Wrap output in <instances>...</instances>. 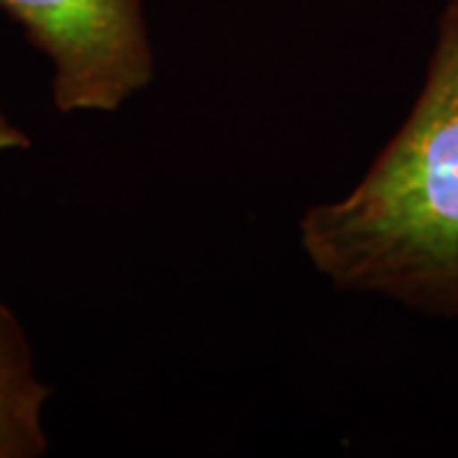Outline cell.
Segmentation results:
<instances>
[{"mask_svg": "<svg viewBox=\"0 0 458 458\" xmlns=\"http://www.w3.org/2000/svg\"><path fill=\"white\" fill-rule=\"evenodd\" d=\"M301 250L336 291L458 316V0H445L412 110L360 183L301 219Z\"/></svg>", "mask_w": 458, "mask_h": 458, "instance_id": "6da1fadb", "label": "cell"}, {"mask_svg": "<svg viewBox=\"0 0 458 458\" xmlns=\"http://www.w3.org/2000/svg\"><path fill=\"white\" fill-rule=\"evenodd\" d=\"M51 66L62 114L117 113L153 82L146 0H0Z\"/></svg>", "mask_w": 458, "mask_h": 458, "instance_id": "7a4b0ae2", "label": "cell"}, {"mask_svg": "<svg viewBox=\"0 0 458 458\" xmlns=\"http://www.w3.org/2000/svg\"><path fill=\"white\" fill-rule=\"evenodd\" d=\"M49 397V382L36 369L31 339L0 293V458H38L49 451L44 428Z\"/></svg>", "mask_w": 458, "mask_h": 458, "instance_id": "3957f363", "label": "cell"}, {"mask_svg": "<svg viewBox=\"0 0 458 458\" xmlns=\"http://www.w3.org/2000/svg\"><path fill=\"white\" fill-rule=\"evenodd\" d=\"M33 143L29 132L21 131L16 123L5 113H0V158L16 150H29Z\"/></svg>", "mask_w": 458, "mask_h": 458, "instance_id": "277c9868", "label": "cell"}]
</instances>
